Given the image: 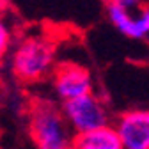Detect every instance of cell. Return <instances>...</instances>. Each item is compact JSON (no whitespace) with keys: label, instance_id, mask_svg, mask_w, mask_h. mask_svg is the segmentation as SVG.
Listing matches in <instances>:
<instances>
[{"label":"cell","instance_id":"5b68a950","mask_svg":"<svg viewBox=\"0 0 149 149\" xmlns=\"http://www.w3.org/2000/svg\"><path fill=\"white\" fill-rule=\"evenodd\" d=\"M114 128L124 149H149V110H126Z\"/></svg>","mask_w":149,"mask_h":149},{"label":"cell","instance_id":"6da1fadb","mask_svg":"<svg viewBox=\"0 0 149 149\" xmlns=\"http://www.w3.org/2000/svg\"><path fill=\"white\" fill-rule=\"evenodd\" d=\"M29 132L36 149H73V132L62 112L48 100H36L29 110Z\"/></svg>","mask_w":149,"mask_h":149},{"label":"cell","instance_id":"3957f363","mask_svg":"<svg viewBox=\"0 0 149 149\" xmlns=\"http://www.w3.org/2000/svg\"><path fill=\"white\" fill-rule=\"evenodd\" d=\"M61 112L73 135L87 133V132H92V130L108 126V121H110V114L107 107L94 94L64 101L61 107Z\"/></svg>","mask_w":149,"mask_h":149},{"label":"cell","instance_id":"ba28073f","mask_svg":"<svg viewBox=\"0 0 149 149\" xmlns=\"http://www.w3.org/2000/svg\"><path fill=\"white\" fill-rule=\"evenodd\" d=\"M9 48H11V32L6 22L2 20V16H0V61L7 55Z\"/></svg>","mask_w":149,"mask_h":149},{"label":"cell","instance_id":"8992f818","mask_svg":"<svg viewBox=\"0 0 149 149\" xmlns=\"http://www.w3.org/2000/svg\"><path fill=\"white\" fill-rule=\"evenodd\" d=\"M73 149H124L116 128L108 124L73 137Z\"/></svg>","mask_w":149,"mask_h":149},{"label":"cell","instance_id":"277c9868","mask_svg":"<svg viewBox=\"0 0 149 149\" xmlns=\"http://www.w3.org/2000/svg\"><path fill=\"white\" fill-rule=\"evenodd\" d=\"M53 89L62 103L92 94L91 73L77 62H61L53 68Z\"/></svg>","mask_w":149,"mask_h":149},{"label":"cell","instance_id":"52a82bcc","mask_svg":"<svg viewBox=\"0 0 149 149\" xmlns=\"http://www.w3.org/2000/svg\"><path fill=\"white\" fill-rule=\"evenodd\" d=\"M107 14H108L110 23L126 37H130V39H142V37H146L140 30L137 16H133L132 11L126 9L119 0L107 4Z\"/></svg>","mask_w":149,"mask_h":149},{"label":"cell","instance_id":"7a4b0ae2","mask_svg":"<svg viewBox=\"0 0 149 149\" xmlns=\"http://www.w3.org/2000/svg\"><path fill=\"white\" fill-rule=\"evenodd\" d=\"M55 62V45L46 36H27L16 45L11 59V68L14 77L25 82L34 84L43 80L52 73Z\"/></svg>","mask_w":149,"mask_h":149}]
</instances>
